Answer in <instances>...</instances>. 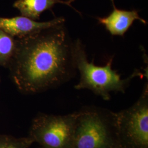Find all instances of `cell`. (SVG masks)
I'll return each instance as SVG.
<instances>
[{"instance_id":"1","label":"cell","mask_w":148,"mask_h":148,"mask_svg":"<svg viewBox=\"0 0 148 148\" xmlns=\"http://www.w3.org/2000/svg\"><path fill=\"white\" fill-rule=\"evenodd\" d=\"M64 23L16 38L15 51L7 68L21 93H42L75 76L77 69L73 56L74 42Z\"/></svg>"},{"instance_id":"2","label":"cell","mask_w":148,"mask_h":148,"mask_svg":"<svg viewBox=\"0 0 148 148\" xmlns=\"http://www.w3.org/2000/svg\"><path fill=\"white\" fill-rule=\"evenodd\" d=\"M73 56L76 69L79 71V82L75 86L77 90H88L100 96L104 101H109L111 92L125 93L129 83L136 77H142L144 75L135 69L128 78L122 79L117 71L112 69V56L104 66H97L94 60L88 61L84 45L79 39L73 42Z\"/></svg>"},{"instance_id":"3","label":"cell","mask_w":148,"mask_h":148,"mask_svg":"<svg viewBox=\"0 0 148 148\" xmlns=\"http://www.w3.org/2000/svg\"><path fill=\"white\" fill-rule=\"evenodd\" d=\"M76 113L73 148H121L116 112L90 106Z\"/></svg>"},{"instance_id":"4","label":"cell","mask_w":148,"mask_h":148,"mask_svg":"<svg viewBox=\"0 0 148 148\" xmlns=\"http://www.w3.org/2000/svg\"><path fill=\"white\" fill-rule=\"evenodd\" d=\"M76 115V111L63 115L39 114L28 136L41 148H73Z\"/></svg>"},{"instance_id":"5","label":"cell","mask_w":148,"mask_h":148,"mask_svg":"<svg viewBox=\"0 0 148 148\" xmlns=\"http://www.w3.org/2000/svg\"><path fill=\"white\" fill-rule=\"evenodd\" d=\"M117 130L121 148H148V85L137 101L116 112Z\"/></svg>"},{"instance_id":"6","label":"cell","mask_w":148,"mask_h":148,"mask_svg":"<svg viewBox=\"0 0 148 148\" xmlns=\"http://www.w3.org/2000/svg\"><path fill=\"white\" fill-rule=\"evenodd\" d=\"M64 22L65 19L63 16L45 22L34 21L23 16L12 18L0 17V29L12 37L21 38Z\"/></svg>"},{"instance_id":"7","label":"cell","mask_w":148,"mask_h":148,"mask_svg":"<svg viewBox=\"0 0 148 148\" xmlns=\"http://www.w3.org/2000/svg\"><path fill=\"white\" fill-rule=\"evenodd\" d=\"M113 10L106 17H97L98 23L105 27L112 36L123 37L133 23L139 21L146 25L147 22L139 15V11L118 9L115 5Z\"/></svg>"},{"instance_id":"8","label":"cell","mask_w":148,"mask_h":148,"mask_svg":"<svg viewBox=\"0 0 148 148\" xmlns=\"http://www.w3.org/2000/svg\"><path fill=\"white\" fill-rule=\"evenodd\" d=\"M64 4L71 7L73 10L81 14L67 1L63 0H16L13 3V7L20 12L21 16H26L34 21H38L43 12L52 8L56 4Z\"/></svg>"},{"instance_id":"9","label":"cell","mask_w":148,"mask_h":148,"mask_svg":"<svg viewBox=\"0 0 148 148\" xmlns=\"http://www.w3.org/2000/svg\"><path fill=\"white\" fill-rule=\"evenodd\" d=\"M16 49V38L0 29V66L7 68Z\"/></svg>"},{"instance_id":"10","label":"cell","mask_w":148,"mask_h":148,"mask_svg":"<svg viewBox=\"0 0 148 148\" xmlns=\"http://www.w3.org/2000/svg\"><path fill=\"white\" fill-rule=\"evenodd\" d=\"M34 143L29 136L16 138L11 135L0 134V148H30Z\"/></svg>"},{"instance_id":"11","label":"cell","mask_w":148,"mask_h":148,"mask_svg":"<svg viewBox=\"0 0 148 148\" xmlns=\"http://www.w3.org/2000/svg\"><path fill=\"white\" fill-rule=\"evenodd\" d=\"M76 1V0H68L67 1H68V2L69 3V4L71 5V3L73 2L74 1ZM110 1H111V3H112V5H115V3H114V0H110Z\"/></svg>"},{"instance_id":"12","label":"cell","mask_w":148,"mask_h":148,"mask_svg":"<svg viewBox=\"0 0 148 148\" xmlns=\"http://www.w3.org/2000/svg\"></svg>"}]
</instances>
